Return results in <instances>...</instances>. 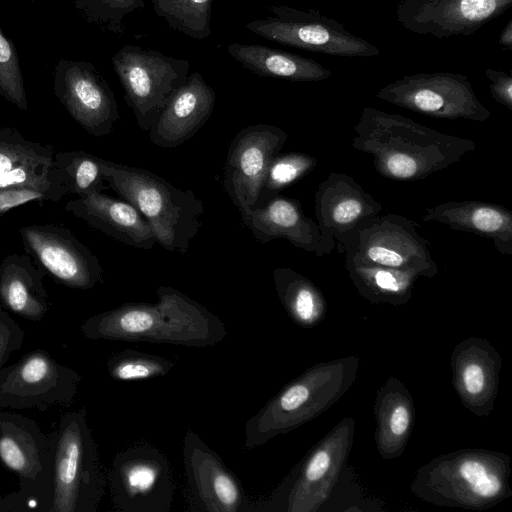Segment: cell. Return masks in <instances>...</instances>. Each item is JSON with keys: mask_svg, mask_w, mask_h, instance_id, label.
<instances>
[{"mask_svg": "<svg viewBox=\"0 0 512 512\" xmlns=\"http://www.w3.org/2000/svg\"><path fill=\"white\" fill-rule=\"evenodd\" d=\"M157 303L130 302L86 319L80 332L88 340L214 346L227 337L225 324L183 292L159 286Z\"/></svg>", "mask_w": 512, "mask_h": 512, "instance_id": "1", "label": "cell"}, {"mask_svg": "<svg viewBox=\"0 0 512 512\" xmlns=\"http://www.w3.org/2000/svg\"><path fill=\"white\" fill-rule=\"evenodd\" d=\"M353 130V148L370 155L382 177L396 181L422 180L457 163L476 147L472 140L373 107L363 109Z\"/></svg>", "mask_w": 512, "mask_h": 512, "instance_id": "2", "label": "cell"}, {"mask_svg": "<svg viewBox=\"0 0 512 512\" xmlns=\"http://www.w3.org/2000/svg\"><path fill=\"white\" fill-rule=\"evenodd\" d=\"M512 459L503 452L462 448L420 466L410 491L439 507L487 510L512 496Z\"/></svg>", "mask_w": 512, "mask_h": 512, "instance_id": "3", "label": "cell"}, {"mask_svg": "<svg viewBox=\"0 0 512 512\" xmlns=\"http://www.w3.org/2000/svg\"><path fill=\"white\" fill-rule=\"evenodd\" d=\"M360 358L319 362L287 383L244 426V449H255L320 416L354 384Z\"/></svg>", "mask_w": 512, "mask_h": 512, "instance_id": "4", "label": "cell"}, {"mask_svg": "<svg viewBox=\"0 0 512 512\" xmlns=\"http://www.w3.org/2000/svg\"><path fill=\"white\" fill-rule=\"evenodd\" d=\"M108 186L132 204L151 227L157 244L185 254L201 227L204 204L190 189H181L143 168L100 158Z\"/></svg>", "mask_w": 512, "mask_h": 512, "instance_id": "5", "label": "cell"}, {"mask_svg": "<svg viewBox=\"0 0 512 512\" xmlns=\"http://www.w3.org/2000/svg\"><path fill=\"white\" fill-rule=\"evenodd\" d=\"M355 420L347 416L294 466L272 494L249 512H317L328 501L352 450Z\"/></svg>", "mask_w": 512, "mask_h": 512, "instance_id": "6", "label": "cell"}, {"mask_svg": "<svg viewBox=\"0 0 512 512\" xmlns=\"http://www.w3.org/2000/svg\"><path fill=\"white\" fill-rule=\"evenodd\" d=\"M50 512H96L107 478L86 411L67 412L54 432Z\"/></svg>", "mask_w": 512, "mask_h": 512, "instance_id": "7", "label": "cell"}, {"mask_svg": "<svg viewBox=\"0 0 512 512\" xmlns=\"http://www.w3.org/2000/svg\"><path fill=\"white\" fill-rule=\"evenodd\" d=\"M419 227V222L402 215L378 214L362 219L337 241L347 257L415 271L431 279L438 273V265L430 242L419 234Z\"/></svg>", "mask_w": 512, "mask_h": 512, "instance_id": "8", "label": "cell"}, {"mask_svg": "<svg viewBox=\"0 0 512 512\" xmlns=\"http://www.w3.org/2000/svg\"><path fill=\"white\" fill-rule=\"evenodd\" d=\"M111 60L128 106L148 132L172 93L187 82L189 61L130 44Z\"/></svg>", "mask_w": 512, "mask_h": 512, "instance_id": "9", "label": "cell"}, {"mask_svg": "<svg viewBox=\"0 0 512 512\" xmlns=\"http://www.w3.org/2000/svg\"><path fill=\"white\" fill-rule=\"evenodd\" d=\"M272 13L245 24L252 33L282 45L330 56L374 57L377 46L360 38L333 18L317 10L269 5Z\"/></svg>", "mask_w": 512, "mask_h": 512, "instance_id": "10", "label": "cell"}, {"mask_svg": "<svg viewBox=\"0 0 512 512\" xmlns=\"http://www.w3.org/2000/svg\"><path fill=\"white\" fill-rule=\"evenodd\" d=\"M54 442L32 419L0 410V462L17 476L30 508L43 512L51 510Z\"/></svg>", "mask_w": 512, "mask_h": 512, "instance_id": "11", "label": "cell"}, {"mask_svg": "<svg viewBox=\"0 0 512 512\" xmlns=\"http://www.w3.org/2000/svg\"><path fill=\"white\" fill-rule=\"evenodd\" d=\"M111 500L120 512H169L175 482L167 456L139 443L117 453L108 475Z\"/></svg>", "mask_w": 512, "mask_h": 512, "instance_id": "12", "label": "cell"}, {"mask_svg": "<svg viewBox=\"0 0 512 512\" xmlns=\"http://www.w3.org/2000/svg\"><path fill=\"white\" fill-rule=\"evenodd\" d=\"M376 97L438 119L483 122L491 116L468 77L460 73L437 71L404 75L383 86Z\"/></svg>", "mask_w": 512, "mask_h": 512, "instance_id": "13", "label": "cell"}, {"mask_svg": "<svg viewBox=\"0 0 512 512\" xmlns=\"http://www.w3.org/2000/svg\"><path fill=\"white\" fill-rule=\"evenodd\" d=\"M81 375L37 349L0 368V410H48L73 402Z\"/></svg>", "mask_w": 512, "mask_h": 512, "instance_id": "14", "label": "cell"}, {"mask_svg": "<svg viewBox=\"0 0 512 512\" xmlns=\"http://www.w3.org/2000/svg\"><path fill=\"white\" fill-rule=\"evenodd\" d=\"M288 139L271 124L258 123L241 129L232 140L224 165L223 186L241 215L261 204L269 166Z\"/></svg>", "mask_w": 512, "mask_h": 512, "instance_id": "15", "label": "cell"}, {"mask_svg": "<svg viewBox=\"0 0 512 512\" xmlns=\"http://www.w3.org/2000/svg\"><path fill=\"white\" fill-rule=\"evenodd\" d=\"M19 233L36 265L60 284L89 290L103 281L99 259L69 228L32 224L22 226Z\"/></svg>", "mask_w": 512, "mask_h": 512, "instance_id": "16", "label": "cell"}, {"mask_svg": "<svg viewBox=\"0 0 512 512\" xmlns=\"http://www.w3.org/2000/svg\"><path fill=\"white\" fill-rule=\"evenodd\" d=\"M182 455L189 511L249 512L251 502L236 475L191 429L183 437Z\"/></svg>", "mask_w": 512, "mask_h": 512, "instance_id": "17", "label": "cell"}, {"mask_svg": "<svg viewBox=\"0 0 512 512\" xmlns=\"http://www.w3.org/2000/svg\"><path fill=\"white\" fill-rule=\"evenodd\" d=\"M53 89L69 115L93 136L110 134L120 118L112 89L90 62L59 59Z\"/></svg>", "mask_w": 512, "mask_h": 512, "instance_id": "18", "label": "cell"}, {"mask_svg": "<svg viewBox=\"0 0 512 512\" xmlns=\"http://www.w3.org/2000/svg\"><path fill=\"white\" fill-rule=\"evenodd\" d=\"M512 6V0H399L395 14L407 31L438 39L470 36Z\"/></svg>", "mask_w": 512, "mask_h": 512, "instance_id": "19", "label": "cell"}, {"mask_svg": "<svg viewBox=\"0 0 512 512\" xmlns=\"http://www.w3.org/2000/svg\"><path fill=\"white\" fill-rule=\"evenodd\" d=\"M452 385L462 403L478 417H487L498 395L502 358L485 338L469 336L459 342L450 357Z\"/></svg>", "mask_w": 512, "mask_h": 512, "instance_id": "20", "label": "cell"}, {"mask_svg": "<svg viewBox=\"0 0 512 512\" xmlns=\"http://www.w3.org/2000/svg\"><path fill=\"white\" fill-rule=\"evenodd\" d=\"M314 203L324 254H330L335 240L359 221L376 216L383 210V205L353 177L335 171L319 184Z\"/></svg>", "mask_w": 512, "mask_h": 512, "instance_id": "21", "label": "cell"}, {"mask_svg": "<svg viewBox=\"0 0 512 512\" xmlns=\"http://www.w3.org/2000/svg\"><path fill=\"white\" fill-rule=\"evenodd\" d=\"M216 101L214 89L199 72L167 100L148 130L149 140L162 148H175L191 139L211 116Z\"/></svg>", "mask_w": 512, "mask_h": 512, "instance_id": "22", "label": "cell"}, {"mask_svg": "<svg viewBox=\"0 0 512 512\" xmlns=\"http://www.w3.org/2000/svg\"><path fill=\"white\" fill-rule=\"evenodd\" d=\"M241 219L261 244L283 238L318 257L324 255L319 226L305 215L298 199L274 196L241 215Z\"/></svg>", "mask_w": 512, "mask_h": 512, "instance_id": "23", "label": "cell"}, {"mask_svg": "<svg viewBox=\"0 0 512 512\" xmlns=\"http://www.w3.org/2000/svg\"><path fill=\"white\" fill-rule=\"evenodd\" d=\"M65 210L128 246L148 250L157 243L145 218L125 200L94 192L68 201Z\"/></svg>", "mask_w": 512, "mask_h": 512, "instance_id": "24", "label": "cell"}, {"mask_svg": "<svg viewBox=\"0 0 512 512\" xmlns=\"http://www.w3.org/2000/svg\"><path fill=\"white\" fill-rule=\"evenodd\" d=\"M55 153L53 146L31 141L16 128L0 125V189L63 183L53 167Z\"/></svg>", "mask_w": 512, "mask_h": 512, "instance_id": "25", "label": "cell"}, {"mask_svg": "<svg viewBox=\"0 0 512 512\" xmlns=\"http://www.w3.org/2000/svg\"><path fill=\"white\" fill-rule=\"evenodd\" d=\"M421 220L490 239L498 252L512 254V212L502 205L475 200L449 201L425 208Z\"/></svg>", "mask_w": 512, "mask_h": 512, "instance_id": "26", "label": "cell"}, {"mask_svg": "<svg viewBox=\"0 0 512 512\" xmlns=\"http://www.w3.org/2000/svg\"><path fill=\"white\" fill-rule=\"evenodd\" d=\"M375 444L384 460L400 457L410 440L414 422L413 397L395 376H389L379 387L374 401Z\"/></svg>", "mask_w": 512, "mask_h": 512, "instance_id": "27", "label": "cell"}, {"mask_svg": "<svg viewBox=\"0 0 512 512\" xmlns=\"http://www.w3.org/2000/svg\"><path fill=\"white\" fill-rule=\"evenodd\" d=\"M44 272L27 254L12 253L0 264V302L29 321H41L50 310Z\"/></svg>", "mask_w": 512, "mask_h": 512, "instance_id": "28", "label": "cell"}, {"mask_svg": "<svg viewBox=\"0 0 512 512\" xmlns=\"http://www.w3.org/2000/svg\"><path fill=\"white\" fill-rule=\"evenodd\" d=\"M227 51L243 68L260 76L317 82L332 75L329 69L313 59L264 45L231 43Z\"/></svg>", "mask_w": 512, "mask_h": 512, "instance_id": "29", "label": "cell"}, {"mask_svg": "<svg viewBox=\"0 0 512 512\" xmlns=\"http://www.w3.org/2000/svg\"><path fill=\"white\" fill-rule=\"evenodd\" d=\"M344 265L358 294L371 304H406L421 277L415 271L380 266L347 256Z\"/></svg>", "mask_w": 512, "mask_h": 512, "instance_id": "30", "label": "cell"}, {"mask_svg": "<svg viewBox=\"0 0 512 512\" xmlns=\"http://www.w3.org/2000/svg\"><path fill=\"white\" fill-rule=\"evenodd\" d=\"M277 296L290 319L301 327H314L327 313L322 291L305 275L287 267L273 270Z\"/></svg>", "mask_w": 512, "mask_h": 512, "instance_id": "31", "label": "cell"}, {"mask_svg": "<svg viewBox=\"0 0 512 512\" xmlns=\"http://www.w3.org/2000/svg\"><path fill=\"white\" fill-rule=\"evenodd\" d=\"M53 167L61 176L68 194L84 197L106 188L100 157L96 155L82 150L56 151Z\"/></svg>", "mask_w": 512, "mask_h": 512, "instance_id": "32", "label": "cell"}, {"mask_svg": "<svg viewBox=\"0 0 512 512\" xmlns=\"http://www.w3.org/2000/svg\"><path fill=\"white\" fill-rule=\"evenodd\" d=\"M216 0H151L154 12L167 25L196 40L211 34L213 4Z\"/></svg>", "mask_w": 512, "mask_h": 512, "instance_id": "33", "label": "cell"}, {"mask_svg": "<svg viewBox=\"0 0 512 512\" xmlns=\"http://www.w3.org/2000/svg\"><path fill=\"white\" fill-rule=\"evenodd\" d=\"M175 365L160 355L126 349L109 357L107 371L114 380L137 381L166 376Z\"/></svg>", "mask_w": 512, "mask_h": 512, "instance_id": "34", "label": "cell"}, {"mask_svg": "<svg viewBox=\"0 0 512 512\" xmlns=\"http://www.w3.org/2000/svg\"><path fill=\"white\" fill-rule=\"evenodd\" d=\"M75 9L87 22L122 36L125 17L145 7L144 0H74Z\"/></svg>", "mask_w": 512, "mask_h": 512, "instance_id": "35", "label": "cell"}, {"mask_svg": "<svg viewBox=\"0 0 512 512\" xmlns=\"http://www.w3.org/2000/svg\"><path fill=\"white\" fill-rule=\"evenodd\" d=\"M0 95L21 111L28 110L24 78L15 45L0 28Z\"/></svg>", "mask_w": 512, "mask_h": 512, "instance_id": "36", "label": "cell"}, {"mask_svg": "<svg viewBox=\"0 0 512 512\" xmlns=\"http://www.w3.org/2000/svg\"><path fill=\"white\" fill-rule=\"evenodd\" d=\"M317 159L306 153L278 154L272 160L265 179L264 190L277 193L309 174Z\"/></svg>", "mask_w": 512, "mask_h": 512, "instance_id": "37", "label": "cell"}, {"mask_svg": "<svg viewBox=\"0 0 512 512\" xmlns=\"http://www.w3.org/2000/svg\"><path fill=\"white\" fill-rule=\"evenodd\" d=\"M63 183L44 187L13 186L0 189V216L33 201H59L67 195Z\"/></svg>", "mask_w": 512, "mask_h": 512, "instance_id": "38", "label": "cell"}, {"mask_svg": "<svg viewBox=\"0 0 512 512\" xmlns=\"http://www.w3.org/2000/svg\"><path fill=\"white\" fill-rule=\"evenodd\" d=\"M24 338V330L0 305V368L21 349Z\"/></svg>", "mask_w": 512, "mask_h": 512, "instance_id": "39", "label": "cell"}, {"mask_svg": "<svg viewBox=\"0 0 512 512\" xmlns=\"http://www.w3.org/2000/svg\"><path fill=\"white\" fill-rule=\"evenodd\" d=\"M486 77L490 80V92L492 98L499 104L512 111V77L501 70L487 68Z\"/></svg>", "mask_w": 512, "mask_h": 512, "instance_id": "40", "label": "cell"}, {"mask_svg": "<svg viewBox=\"0 0 512 512\" xmlns=\"http://www.w3.org/2000/svg\"><path fill=\"white\" fill-rule=\"evenodd\" d=\"M29 508L27 499L20 491L0 496V512H23Z\"/></svg>", "mask_w": 512, "mask_h": 512, "instance_id": "41", "label": "cell"}, {"mask_svg": "<svg viewBox=\"0 0 512 512\" xmlns=\"http://www.w3.org/2000/svg\"><path fill=\"white\" fill-rule=\"evenodd\" d=\"M499 44L503 49H512V20L510 19L499 35Z\"/></svg>", "mask_w": 512, "mask_h": 512, "instance_id": "42", "label": "cell"}, {"mask_svg": "<svg viewBox=\"0 0 512 512\" xmlns=\"http://www.w3.org/2000/svg\"><path fill=\"white\" fill-rule=\"evenodd\" d=\"M29 1H31V2H33V3H35L37 0H29Z\"/></svg>", "mask_w": 512, "mask_h": 512, "instance_id": "43", "label": "cell"}]
</instances>
